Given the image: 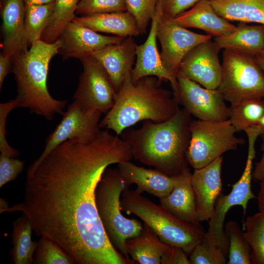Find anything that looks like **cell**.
I'll return each mask as SVG.
<instances>
[{
  "label": "cell",
  "instance_id": "6da1fadb",
  "mask_svg": "<svg viewBox=\"0 0 264 264\" xmlns=\"http://www.w3.org/2000/svg\"><path fill=\"white\" fill-rule=\"evenodd\" d=\"M133 158L130 145L101 130L88 142L67 140L27 171L22 202L0 210L21 212L37 236L60 245L77 264H131L111 244L95 192L106 168Z\"/></svg>",
  "mask_w": 264,
  "mask_h": 264
},
{
  "label": "cell",
  "instance_id": "7a4b0ae2",
  "mask_svg": "<svg viewBox=\"0 0 264 264\" xmlns=\"http://www.w3.org/2000/svg\"><path fill=\"white\" fill-rule=\"evenodd\" d=\"M191 115L179 109L161 122L144 120L138 129H125L121 137L130 146L133 158L171 176L188 168L186 153L190 140Z\"/></svg>",
  "mask_w": 264,
  "mask_h": 264
},
{
  "label": "cell",
  "instance_id": "3957f363",
  "mask_svg": "<svg viewBox=\"0 0 264 264\" xmlns=\"http://www.w3.org/2000/svg\"><path fill=\"white\" fill-rule=\"evenodd\" d=\"M154 76L143 77L133 82L131 75L124 81L111 109L100 120L99 127L119 135L137 122H161L173 117L179 103L173 93L161 86Z\"/></svg>",
  "mask_w": 264,
  "mask_h": 264
},
{
  "label": "cell",
  "instance_id": "277c9868",
  "mask_svg": "<svg viewBox=\"0 0 264 264\" xmlns=\"http://www.w3.org/2000/svg\"><path fill=\"white\" fill-rule=\"evenodd\" d=\"M61 46L60 39L50 44L40 40L12 58L11 72L17 85V108L28 109L31 113L49 121L55 114L63 113L67 102L54 98L47 87L50 61Z\"/></svg>",
  "mask_w": 264,
  "mask_h": 264
},
{
  "label": "cell",
  "instance_id": "5b68a950",
  "mask_svg": "<svg viewBox=\"0 0 264 264\" xmlns=\"http://www.w3.org/2000/svg\"><path fill=\"white\" fill-rule=\"evenodd\" d=\"M120 205L127 214H134L142 220L163 242L181 248L188 255L206 232L200 223L194 224L176 218L136 189H124Z\"/></svg>",
  "mask_w": 264,
  "mask_h": 264
},
{
  "label": "cell",
  "instance_id": "8992f818",
  "mask_svg": "<svg viewBox=\"0 0 264 264\" xmlns=\"http://www.w3.org/2000/svg\"><path fill=\"white\" fill-rule=\"evenodd\" d=\"M126 186L118 168H107L98 182L95 201L101 221L112 246L132 264L128 254L127 240L142 232L143 226L135 219H130L121 213L120 197Z\"/></svg>",
  "mask_w": 264,
  "mask_h": 264
},
{
  "label": "cell",
  "instance_id": "52a82bcc",
  "mask_svg": "<svg viewBox=\"0 0 264 264\" xmlns=\"http://www.w3.org/2000/svg\"><path fill=\"white\" fill-rule=\"evenodd\" d=\"M221 68L218 89L231 105L264 98V73L256 57L224 49Z\"/></svg>",
  "mask_w": 264,
  "mask_h": 264
},
{
  "label": "cell",
  "instance_id": "ba28073f",
  "mask_svg": "<svg viewBox=\"0 0 264 264\" xmlns=\"http://www.w3.org/2000/svg\"><path fill=\"white\" fill-rule=\"evenodd\" d=\"M189 129L191 137L186 158L194 169L209 164L224 153L236 150L244 143L243 138L235 135L236 131L229 119L192 120Z\"/></svg>",
  "mask_w": 264,
  "mask_h": 264
},
{
  "label": "cell",
  "instance_id": "9c48e42d",
  "mask_svg": "<svg viewBox=\"0 0 264 264\" xmlns=\"http://www.w3.org/2000/svg\"><path fill=\"white\" fill-rule=\"evenodd\" d=\"M248 154L244 171L239 180L232 185L230 193L224 195L221 193L216 200L213 216L209 220V228L205 236L220 247L228 256L229 241L224 230V221L227 213L232 207H242L243 214L246 213L249 201L256 198L251 187L252 178L253 161L255 157V145L259 135L252 131H247Z\"/></svg>",
  "mask_w": 264,
  "mask_h": 264
},
{
  "label": "cell",
  "instance_id": "30bf717a",
  "mask_svg": "<svg viewBox=\"0 0 264 264\" xmlns=\"http://www.w3.org/2000/svg\"><path fill=\"white\" fill-rule=\"evenodd\" d=\"M81 61L83 70L73 98L88 111L107 113L115 102L116 92L106 71L91 55Z\"/></svg>",
  "mask_w": 264,
  "mask_h": 264
},
{
  "label": "cell",
  "instance_id": "8fae6325",
  "mask_svg": "<svg viewBox=\"0 0 264 264\" xmlns=\"http://www.w3.org/2000/svg\"><path fill=\"white\" fill-rule=\"evenodd\" d=\"M63 117L54 130L45 139L44 149L30 166L37 165L56 146L69 139L88 142L94 139L101 130V113L88 111L76 101L70 104L62 114Z\"/></svg>",
  "mask_w": 264,
  "mask_h": 264
},
{
  "label": "cell",
  "instance_id": "7c38bea8",
  "mask_svg": "<svg viewBox=\"0 0 264 264\" xmlns=\"http://www.w3.org/2000/svg\"><path fill=\"white\" fill-rule=\"evenodd\" d=\"M177 101L199 120L222 121L229 118L230 109L218 89H208L189 79L181 71L176 74Z\"/></svg>",
  "mask_w": 264,
  "mask_h": 264
},
{
  "label": "cell",
  "instance_id": "4fadbf2b",
  "mask_svg": "<svg viewBox=\"0 0 264 264\" xmlns=\"http://www.w3.org/2000/svg\"><path fill=\"white\" fill-rule=\"evenodd\" d=\"M157 38L161 45L160 55L167 71L174 78L182 60L198 44L212 38L206 34L195 33L160 15L157 26Z\"/></svg>",
  "mask_w": 264,
  "mask_h": 264
},
{
  "label": "cell",
  "instance_id": "5bb4252c",
  "mask_svg": "<svg viewBox=\"0 0 264 264\" xmlns=\"http://www.w3.org/2000/svg\"><path fill=\"white\" fill-rule=\"evenodd\" d=\"M220 50L211 39L198 44L184 57L179 71L204 88L218 89L222 69Z\"/></svg>",
  "mask_w": 264,
  "mask_h": 264
},
{
  "label": "cell",
  "instance_id": "9a60e30c",
  "mask_svg": "<svg viewBox=\"0 0 264 264\" xmlns=\"http://www.w3.org/2000/svg\"><path fill=\"white\" fill-rule=\"evenodd\" d=\"M160 15V9L156 4L148 37L143 44L136 45V62L131 72V79L133 82H135L144 77L154 76L161 82L169 81L177 101L178 88L176 78L173 77L164 67L157 46V26Z\"/></svg>",
  "mask_w": 264,
  "mask_h": 264
},
{
  "label": "cell",
  "instance_id": "2e32d148",
  "mask_svg": "<svg viewBox=\"0 0 264 264\" xmlns=\"http://www.w3.org/2000/svg\"><path fill=\"white\" fill-rule=\"evenodd\" d=\"M222 156L209 164L194 169L191 184L196 200V213L199 222L208 221L213 216L217 199L221 193V171Z\"/></svg>",
  "mask_w": 264,
  "mask_h": 264
},
{
  "label": "cell",
  "instance_id": "e0dca14e",
  "mask_svg": "<svg viewBox=\"0 0 264 264\" xmlns=\"http://www.w3.org/2000/svg\"><path fill=\"white\" fill-rule=\"evenodd\" d=\"M124 38L101 35L72 21L67 25L58 38L62 41L58 53L64 61L70 58L81 60L108 45L121 42Z\"/></svg>",
  "mask_w": 264,
  "mask_h": 264
},
{
  "label": "cell",
  "instance_id": "ac0fdd59",
  "mask_svg": "<svg viewBox=\"0 0 264 264\" xmlns=\"http://www.w3.org/2000/svg\"><path fill=\"white\" fill-rule=\"evenodd\" d=\"M136 44L133 37L108 45L90 55L103 66L117 93L135 64Z\"/></svg>",
  "mask_w": 264,
  "mask_h": 264
},
{
  "label": "cell",
  "instance_id": "d6986e66",
  "mask_svg": "<svg viewBox=\"0 0 264 264\" xmlns=\"http://www.w3.org/2000/svg\"><path fill=\"white\" fill-rule=\"evenodd\" d=\"M2 53L12 58L28 49L25 36L24 0H0Z\"/></svg>",
  "mask_w": 264,
  "mask_h": 264
},
{
  "label": "cell",
  "instance_id": "ffe728a7",
  "mask_svg": "<svg viewBox=\"0 0 264 264\" xmlns=\"http://www.w3.org/2000/svg\"><path fill=\"white\" fill-rule=\"evenodd\" d=\"M118 168L126 188L134 183L140 193L145 192L159 199L171 193L176 180V175L169 176L156 169H145L130 161L118 164Z\"/></svg>",
  "mask_w": 264,
  "mask_h": 264
},
{
  "label": "cell",
  "instance_id": "44dd1931",
  "mask_svg": "<svg viewBox=\"0 0 264 264\" xmlns=\"http://www.w3.org/2000/svg\"><path fill=\"white\" fill-rule=\"evenodd\" d=\"M175 23L185 28H196L215 38L227 35L237 26L219 15L209 0H200L175 18Z\"/></svg>",
  "mask_w": 264,
  "mask_h": 264
},
{
  "label": "cell",
  "instance_id": "7402d4cb",
  "mask_svg": "<svg viewBox=\"0 0 264 264\" xmlns=\"http://www.w3.org/2000/svg\"><path fill=\"white\" fill-rule=\"evenodd\" d=\"M191 175L189 167L177 175L172 191L160 198V203L162 207L176 218L190 223L199 224L200 222L197 217Z\"/></svg>",
  "mask_w": 264,
  "mask_h": 264
},
{
  "label": "cell",
  "instance_id": "603a6c76",
  "mask_svg": "<svg viewBox=\"0 0 264 264\" xmlns=\"http://www.w3.org/2000/svg\"><path fill=\"white\" fill-rule=\"evenodd\" d=\"M72 21L96 32L124 38L136 37L141 34L135 18L127 11L76 16Z\"/></svg>",
  "mask_w": 264,
  "mask_h": 264
},
{
  "label": "cell",
  "instance_id": "cb8c5ba5",
  "mask_svg": "<svg viewBox=\"0 0 264 264\" xmlns=\"http://www.w3.org/2000/svg\"><path fill=\"white\" fill-rule=\"evenodd\" d=\"M214 41L220 48L259 56L264 47V25H248L239 22L236 30Z\"/></svg>",
  "mask_w": 264,
  "mask_h": 264
},
{
  "label": "cell",
  "instance_id": "d4e9b609",
  "mask_svg": "<svg viewBox=\"0 0 264 264\" xmlns=\"http://www.w3.org/2000/svg\"><path fill=\"white\" fill-rule=\"evenodd\" d=\"M170 246L144 223L141 234L126 242L127 252L131 260L140 264H160L161 257Z\"/></svg>",
  "mask_w": 264,
  "mask_h": 264
},
{
  "label": "cell",
  "instance_id": "484cf974",
  "mask_svg": "<svg viewBox=\"0 0 264 264\" xmlns=\"http://www.w3.org/2000/svg\"><path fill=\"white\" fill-rule=\"evenodd\" d=\"M217 13L229 21L264 25V0H209Z\"/></svg>",
  "mask_w": 264,
  "mask_h": 264
},
{
  "label": "cell",
  "instance_id": "4316f807",
  "mask_svg": "<svg viewBox=\"0 0 264 264\" xmlns=\"http://www.w3.org/2000/svg\"><path fill=\"white\" fill-rule=\"evenodd\" d=\"M32 224L23 214L13 223L12 256L15 264H33V255L37 242L32 241Z\"/></svg>",
  "mask_w": 264,
  "mask_h": 264
},
{
  "label": "cell",
  "instance_id": "83f0119b",
  "mask_svg": "<svg viewBox=\"0 0 264 264\" xmlns=\"http://www.w3.org/2000/svg\"><path fill=\"white\" fill-rule=\"evenodd\" d=\"M54 3L47 4L25 5V36L29 47L40 40L51 20Z\"/></svg>",
  "mask_w": 264,
  "mask_h": 264
},
{
  "label": "cell",
  "instance_id": "f1b7e54d",
  "mask_svg": "<svg viewBox=\"0 0 264 264\" xmlns=\"http://www.w3.org/2000/svg\"><path fill=\"white\" fill-rule=\"evenodd\" d=\"M229 118L236 132L256 125L264 115V101L255 98L231 105Z\"/></svg>",
  "mask_w": 264,
  "mask_h": 264
},
{
  "label": "cell",
  "instance_id": "f546056e",
  "mask_svg": "<svg viewBox=\"0 0 264 264\" xmlns=\"http://www.w3.org/2000/svg\"><path fill=\"white\" fill-rule=\"evenodd\" d=\"M79 0H55L51 20L41 36L42 41L50 44L57 40L67 25L76 17Z\"/></svg>",
  "mask_w": 264,
  "mask_h": 264
},
{
  "label": "cell",
  "instance_id": "4dcf8cb0",
  "mask_svg": "<svg viewBox=\"0 0 264 264\" xmlns=\"http://www.w3.org/2000/svg\"><path fill=\"white\" fill-rule=\"evenodd\" d=\"M243 235L251 250V264H264V216L259 212L242 222Z\"/></svg>",
  "mask_w": 264,
  "mask_h": 264
},
{
  "label": "cell",
  "instance_id": "1f68e13d",
  "mask_svg": "<svg viewBox=\"0 0 264 264\" xmlns=\"http://www.w3.org/2000/svg\"><path fill=\"white\" fill-rule=\"evenodd\" d=\"M224 233L229 241L227 264H251V250L243 232L235 221H228Z\"/></svg>",
  "mask_w": 264,
  "mask_h": 264
},
{
  "label": "cell",
  "instance_id": "d6a6232c",
  "mask_svg": "<svg viewBox=\"0 0 264 264\" xmlns=\"http://www.w3.org/2000/svg\"><path fill=\"white\" fill-rule=\"evenodd\" d=\"M34 264H75L73 259L51 240L41 237L33 255Z\"/></svg>",
  "mask_w": 264,
  "mask_h": 264
},
{
  "label": "cell",
  "instance_id": "836d02e7",
  "mask_svg": "<svg viewBox=\"0 0 264 264\" xmlns=\"http://www.w3.org/2000/svg\"><path fill=\"white\" fill-rule=\"evenodd\" d=\"M227 256L222 249L205 234L189 255L190 264H224Z\"/></svg>",
  "mask_w": 264,
  "mask_h": 264
},
{
  "label": "cell",
  "instance_id": "e575fe53",
  "mask_svg": "<svg viewBox=\"0 0 264 264\" xmlns=\"http://www.w3.org/2000/svg\"><path fill=\"white\" fill-rule=\"evenodd\" d=\"M127 11L126 0H80L75 14L85 16Z\"/></svg>",
  "mask_w": 264,
  "mask_h": 264
},
{
  "label": "cell",
  "instance_id": "d590c367",
  "mask_svg": "<svg viewBox=\"0 0 264 264\" xmlns=\"http://www.w3.org/2000/svg\"><path fill=\"white\" fill-rule=\"evenodd\" d=\"M127 11L135 18L141 34H145L156 10L157 0H126Z\"/></svg>",
  "mask_w": 264,
  "mask_h": 264
},
{
  "label": "cell",
  "instance_id": "8d00e7d4",
  "mask_svg": "<svg viewBox=\"0 0 264 264\" xmlns=\"http://www.w3.org/2000/svg\"><path fill=\"white\" fill-rule=\"evenodd\" d=\"M18 100L15 99L0 104V154L17 158L19 152L12 148L8 143L6 135V119L8 114L18 107Z\"/></svg>",
  "mask_w": 264,
  "mask_h": 264
},
{
  "label": "cell",
  "instance_id": "74e56055",
  "mask_svg": "<svg viewBox=\"0 0 264 264\" xmlns=\"http://www.w3.org/2000/svg\"><path fill=\"white\" fill-rule=\"evenodd\" d=\"M24 165V162L19 159L0 154V187L16 179Z\"/></svg>",
  "mask_w": 264,
  "mask_h": 264
},
{
  "label": "cell",
  "instance_id": "f35d334b",
  "mask_svg": "<svg viewBox=\"0 0 264 264\" xmlns=\"http://www.w3.org/2000/svg\"><path fill=\"white\" fill-rule=\"evenodd\" d=\"M200 0H157L161 15L172 19L189 10Z\"/></svg>",
  "mask_w": 264,
  "mask_h": 264
},
{
  "label": "cell",
  "instance_id": "ab89813d",
  "mask_svg": "<svg viewBox=\"0 0 264 264\" xmlns=\"http://www.w3.org/2000/svg\"><path fill=\"white\" fill-rule=\"evenodd\" d=\"M188 254L180 247L170 246L161 257L162 264H190Z\"/></svg>",
  "mask_w": 264,
  "mask_h": 264
},
{
  "label": "cell",
  "instance_id": "60d3db41",
  "mask_svg": "<svg viewBox=\"0 0 264 264\" xmlns=\"http://www.w3.org/2000/svg\"><path fill=\"white\" fill-rule=\"evenodd\" d=\"M12 58L2 52L0 54V89L1 90L5 78L11 72Z\"/></svg>",
  "mask_w": 264,
  "mask_h": 264
},
{
  "label": "cell",
  "instance_id": "b9f144b4",
  "mask_svg": "<svg viewBox=\"0 0 264 264\" xmlns=\"http://www.w3.org/2000/svg\"><path fill=\"white\" fill-rule=\"evenodd\" d=\"M262 135V142L261 149L263 151L262 157L256 164L252 172V178L256 181H261L264 179V133Z\"/></svg>",
  "mask_w": 264,
  "mask_h": 264
},
{
  "label": "cell",
  "instance_id": "7bdbcfd3",
  "mask_svg": "<svg viewBox=\"0 0 264 264\" xmlns=\"http://www.w3.org/2000/svg\"><path fill=\"white\" fill-rule=\"evenodd\" d=\"M260 190L257 196V202L259 212L264 216V179L260 182Z\"/></svg>",
  "mask_w": 264,
  "mask_h": 264
},
{
  "label": "cell",
  "instance_id": "ee69618b",
  "mask_svg": "<svg viewBox=\"0 0 264 264\" xmlns=\"http://www.w3.org/2000/svg\"><path fill=\"white\" fill-rule=\"evenodd\" d=\"M25 5L47 4L54 3L55 0H24Z\"/></svg>",
  "mask_w": 264,
  "mask_h": 264
},
{
  "label": "cell",
  "instance_id": "f6af8a7d",
  "mask_svg": "<svg viewBox=\"0 0 264 264\" xmlns=\"http://www.w3.org/2000/svg\"><path fill=\"white\" fill-rule=\"evenodd\" d=\"M257 132H258L260 135L264 133V115L261 118L259 123L255 126L251 127Z\"/></svg>",
  "mask_w": 264,
  "mask_h": 264
},
{
  "label": "cell",
  "instance_id": "bcb514c9",
  "mask_svg": "<svg viewBox=\"0 0 264 264\" xmlns=\"http://www.w3.org/2000/svg\"><path fill=\"white\" fill-rule=\"evenodd\" d=\"M257 61L264 73V59L257 58Z\"/></svg>",
  "mask_w": 264,
  "mask_h": 264
},
{
  "label": "cell",
  "instance_id": "7dc6e473",
  "mask_svg": "<svg viewBox=\"0 0 264 264\" xmlns=\"http://www.w3.org/2000/svg\"><path fill=\"white\" fill-rule=\"evenodd\" d=\"M257 57L259 58L264 59V48L263 49V51H262V53L260 54V55L259 56H258Z\"/></svg>",
  "mask_w": 264,
  "mask_h": 264
}]
</instances>
